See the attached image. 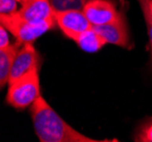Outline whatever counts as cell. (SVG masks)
<instances>
[{"instance_id": "obj_15", "label": "cell", "mask_w": 152, "mask_h": 142, "mask_svg": "<svg viewBox=\"0 0 152 142\" xmlns=\"http://www.w3.org/2000/svg\"><path fill=\"white\" fill-rule=\"evenodd\" d=\"M139 141L143 142H152V124H150L148 127L143 130L142 134L139 138Z\"/></svg>"}, {"instance_id": "obj_5", "label": "cell", "mask_w": 152, "mask_h": 142, "mask_svg": "<svg viewBox=\"0 0 152 142\" xmlns=\"http://www.w3.org/2000/svg\"><path fill=\"white\" fill-rule=\"evenodd\" d=\"M83 12L92 26L109 24L119 18L121 15L109 0H88Z\"/></svg>"}, {"instance_id": "obj_9", "label": "cell", "mask_w": 152, "mask_h": 142, "mask_svg": "<svg viewBox=\"0 0 152 142\" xmlns=\"http://www.w3.org/2000/svg\"><path fill=\"white\" fill-rule=\"evenodd\" d=\"M18 51L16 45H8L0 49V86L4 88L9 83V78L13 68L14 60Z\"/></svg>"}, {"instance_id": "obj_14", "label": "cell", "mask_w": 152, "mask_h": 142, "mask_svg": "<svg viewBox=\"0 0 152 142\" xmlns=\"http://www.w3.org/2000/svg\"><path fill=\"white\" fill-rule=\"evenodd\" d=\"M8 30L4 25L0 26V49L6 48L8 45H10L9 41V35H8Z\"/></svg>"}, {"instance_id": "obj_12", "label": "cell", "mask_w": 152, "mask_h": 142, "mask_svg": "<svg viewBox=\"0 0 152 142\" xmlns=\"http://www.w3.org/2000/svg\"><path fill=\"white\" fill-rule=\"evenodd\" d=\"M19 0H0V15H12L18 12Z\"/></svg>"}, {"instance_id": "obj_11", "label": "cell", "mask_w": 152, "mask_h": 142, "mask_svg": "<svg viewBox=\"0 0 152 142\" xmlns=\"http://www.w3.org/2000/svg\"><path fill=\"white\" fill-rule=\"evenodd\" d=\"M55 12L83 10L88 0H49Z\"/></svg>"}, {"instance_id": "obj_13", "label": "cell", "mask_w": 152, "mask_h": 142, "mask_svg": "<svg viewBox=\"0 0 152 142\" xmlns=\"http://www.w3.org/2000/svg\"><path fill=\"white\" fill-rule=\"evenodd\" d=\"M144 18L152 20V0H137Z\"/></svg>"}, {"instance_id": "obj_3", "label": "cell", "mask_w": 152, "mask_h": 142, "mask_svg": "<svg viewBox=\"0 0 152 142\" xmlns=\"http://www.w3.org/2000/svg\"><path fill=\"white\" fill-rule=\"evenodd\" d=\"M1 25H4L9 32L17 39L19 43H27V42H34L35 40L47 33L53 25L43 23H32L28 20L20 17L18 13L12 14V15H0Z\"/></svg>"}, {"instance_id": "obj_8", "label": "cell", "mask_w": 152, "mask_h": 142, "mask_svg": "<svg viewBox=\"0 0 152 142\" xmlns=\"http://www.w3.org/2000/svg\"><path fill=\"white\" fill-rule=\"evenodd\" d=\"M94 30L106 40L107 43L115 45H119L127 48L129 45V35L127 30L126 20L124 15L121 14V17L116 20L100 26H93Z\"/></svg>"}, {"instance_id": "obj_16", "label": "cell", "mask_w": 152, "mask_h": 142, "mask_svg": "<svg viewBox=\"0 0 152 142\" xmlns=\"http://www.w3.org/2000/svg\"><path fill=\"white\" fill-rule=\"evenodd\" d=\"M24 1H25V0H20V2H24Z\"/></svg>"}, {"instance_id": "obj_2", "label": "cell", "mask_w": 152, "mask_h": 142, "mask_svg": "<svg viewBox=\"0 0 152 142\" xmlns=\"http://www.w3.org/2000/svg\"><path fill=\"white\" fill-rule=\"evenodd\" d=\"M41 97L39 70L8 83L7 102L16 109H25Z\"/></svg>"}, {"instance_id": "obj_1", "label": "cell", "mask_w": 152, "mask_h": 142, "mask_svg": "<svg viewBox=\"0 0 152 142\" xmlns=\"http://www.w3.org/2000/svg\"><path fill=\"white\" fill-rule=\"evenodd\" d=\"M31 117L35 134L41 142H100L78 132L56 113L45 98L31 106Z\"/></svg>"}, {"instance_id": "obj_6", "label": "cell", "mask_w": 152, "mask_h": 142, "mask_svg": "<svg viewBox=\"0 0 152 142\" xmlns=\"http://www.w3.org/2000/svg\"><path fill=\"white\" fill-rule=\"evenodd\" d=\"M22 4V8L17 12L20 17L32 23H48L55 26V10L49 0H25Z\"/></svg>"}, {"instance_id": "obj_7", "label": "cell", "mask_w": 152, "mask_h": 142, "mask_svg": "<svg viewBox=\"0 0 152 142\" xmlns=\"http://www.w3.org/2000/svg\"><path fill=\"white\" fill-rule=\"evenodd\" d=\"M39 67H40V56L37 49L34 48L32 42L24 43L16 53L9 82L22 78L34 70H39Z\"/></svg>"}, {"instance_id": "obj_17", "label": "cell", "mask_w": 152, "mask_h": 142, "mask_svg": "<svg viewBox=\"0 0 152 142\" xmlns=\"http://www.w3.org/2000/svg\"><path fill=\"white\" fill-rule=\"evenodd\" d=\"M19 1H20V0H19Z\"/></svg>"}, {"instance_id": "obj_4", "label": "cell", "mask_w": 152, "mask_h": 142, "mask_svg": "<svg viewBox=\"0 0 152 142\" xmlns=\"http://www.w3.org/2000/svg\"><path fill=\"white\" fill-rule=\"evenodd\" d=\"M55 20L60 31L73 41L92 27V24L86 18L83 10L55 12Z\"/></svg>"}, {"instance_id": "obj_10", "label": "cell", "mask_w": 152, "mask_h": 142, "mask_svg": "<svg viewBox=\"0 0 152 142\" xmlns=\"http://www.w3.org/2000/svg\"><path fill=\"white\" fill-rule=\"evenodd\" d=\"M76 45H78L83 51L85 52H96L106 45V40L102 38L99 33L92 26L88 31L83 32L75 39Z\"/></svg>"}]
</instances>
